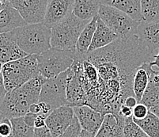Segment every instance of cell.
I'll list each match as a JSON object with an SVG mask.
<instances>
[{"mask_svg":"<svg viewBox=\"0 0 159 137\" xmlns=\"http://www.w3.org/2000/svg\"><path fill=\"white\" fill-rule=\"evenodd\" d=\"M138 103H139V101H138V99L136 98V97L129 96V97H128L126 99H125L124 104V105H126L127 106H128V107L133 109V108L135 107V106H137V104Z\"/></svg>","mask_w":159,"mask_h":137,"instance_id":"34","label":"cell"},{"mask_svg":"<svg viewBox=\"0 0 159 137\" xmlns=\"http://www.w3.org/2000/svg\"><path fill=\"white\" fill-rule=\"evenodd\" d=\"M101 3L115 7L135 21L142 22L141 0H101Z\"/></svg>","mask_w":159,"mask_h":137,"instance_id":"21","label":"cell"},{"mask_svg":"<svg viewBox=\"0 0 159 137\" xmlns=\"http://www.w3.org/2000/svg\"><path fill=\"white\" fill-rule=\"evenodd\" d=\"M98 17H95L93 20H91L87 24L83 31L82 32L79 41L76 45V52L78 54H86L89 51V48L93 41V35L96 31L97 24H98Z\"/></svg>","mask_w":159,"mask_h":137,"instance_id":"23","label":"cell"},{"mask_svg":"<svg viewBox=\"0 0 159 137\" xmlns=\"http://www.w3.org/2000/svg\"><path fill=\"white\" fill-rule=\"evenodd\" d=\"M37 57L38 55H28L2 65L1 78L7 92L12 91L40 75Z\"/></svg>","mask_w":159,"mask_h":137,"instance_id":"3","label":"cell"},{"mask_svg":"<svg viewBox=\"0 0 159 137\" xmlns=\"http://www.w3.org/2000/svg\"><path fill=\"white\" fill-rule=\"evenodd\" d=\"M137 35L154 55L156 50H159V21L154 22H141Z\"/></svg>","mask_w":159,"mask_h":137,"instance_id":"17","label":"cell"},{"mask_svg":"<svg viewBox=\"0 0 159 137\" xmlns=\"http://www.w3.org/2000/svg\"><path fill=\"white\" fill-rule=\"evenodd\" d=\"M73 109L82 129L97 135L102 128L105 116L89 106H75Z\"/></svg>","mask_w":159,"mask_h":137,"instance_id":"13","label":"cell"},{"mask_svg":"<svg viewBox=\"0 0 159 137\" xmlns=\"http://www.w3.org/2000/svg\"><path fill=\"white\" fill-rule=\"evenodd\" d=\"M151 66L150 63H144L135 72L133 80V91L140 102L149 83V71Z\"/></svg>","mask_w":159,"mask_h":137,"instance_id":"22","label":"cell"},{"mask_svg":"<svg viewBox=\"0 0 159 137\" xmlns=\"http://www.w3.org/2000/svg\"><path fill=\"white\" fill-rule=\"evenodd\" d=\"M70 69L52 79H46L40 92V102H44L52 106L53 110L66 106V86Z\"/></svg>","mask_w":159,"mask_h":137,"instance_id":"8","label":"cell"},{"mask_svg":"<svg viewBox=\"0 0 159 137\" xmlns=\"http://www.w3.org/2000/svg\"><path fill=\"white\" fill-rule=\"evenodd\" d=\"M37 116H38V114H36V113H33V112H30L24 116L25 121V123H26L29 126L33 127V128H34V125H35V121Z\"/></svg>","mask_w":159,"mask_h":137,"instance_id":"33","label":"cell"},{"mask_svg":"<svg viewBox=\"0 0 159 137\" xmlns=\"http://www.w3.org/2000/svg\"><path fill=\"white\" fill-rule=\"evenodd\" d=\"M33 137H53V135L48 128L47 126H44L42 128H35Z\"/></svg>","mask_w":159,"mask_h":137,"instance_id":"31","label":"cell"},{"mask_svg":"<svg viewBox=\"0 0 159 137\" xmlns=\"http://www.w3.org/2000/svg\"><path fill=\"white\" fill-rule=\"evenodd\" d=\"M82 131V126H81L78 118L75 115V117H74L70 126L66 128V131L59 137H79Z\"/></svg>","mask_w":159,"mask_h":137,"instance_id":"28","label":"cell"},{"mask_svg":"<svg viewBox=\"0 0 159 137\" xmlns=\"http://www.w3.org/2000/svg\"><path fill=\"white\" fill-rule=\"evenodd\" d=\"M75 52L52 48L38 55V68L40 75L52 79L71 67L75 61Z\"/></svg>","mask_w":159,"mask_h":137,"instance_id":"6","label":"cell"},{"mask_svg":"<svg viewBox=\"0 0 159 137\" xmlns=\"http://www.w3.org/2000/svg\"><path fill=\"white\" fill-rule=\"evenodd\" d=\"M79 137H96V134L92 133V132H89L88 131L82 129V132H81L80 135Z\"/></svg>","mask_w":159,"mask_h":137,"instance_id":"37","label":"cell"},{"mask_svg":"<svg viewBox=\"0 0 159 137\" xmlns=\"http://www.w3.org/2000/svg\"><path fill=\"white\" fill-rule=\"evenodd\" d=\"M149 111H150V109H149V108L147 106H145L144 104L139 102L137 104V106H135V107L133 108L132 117L138 120L143 119V118H145L147 116Z\"/></svg>","mask_w":159,"mask_h":137,"instance_id":"29","label":"cell"},{"mask_svg":"<svg viewBox=\"0 0 159 137\" xmlns=\"http://www.w3.org/2000/svg\"><path fill=\"white\" fill-rule=\"evenodd\" d=\"M74 4L75 0H48L44 23L52 29L73 13Z\"/></svg>","mask_w":159,"mask_h":137,"instance_id":"12","label":"cell"},{"mask_svg":"<svg viewBox=\"0 0 159 137\" xmlns=\"http://www.w3.org/2000/svg\"><path fill=\"white\" fill-rule=\"evenodd\" d=\"M140 103L144 104L149 109L159 103V71L152 67L149 71V83Z\"/></svg>","mask_w":159,"mask_h":137,"instance_id":"19","label":"cell"},{"mask_svg":"<svg viewBox=\"0 0 159 137\" xmlns=\"http://www.w3.org/2000/svg\"><path fill=\"white\" fill-rule=\"evenodd\" d=\"M45 80V78L39 75L15 90L7 92L1 101L0 119L22 117L29 113L30 106L40 102L41 88Z\"/></svg>","mask_w":159,"mask_h":137,"instance_id":"2","label":"cell"},{"mask_svg":"<svg viewBox=\"0 0 159 137\" xmlns=\"http://www.w3.org/2000/svg\"><path fill=\"white\" fill-rule=\"evenodd\" d=\"M142 22L159 21V0H141Z\"/></svg>","mask_w":159,"mask_h":137,"instance_id":"25","label":"cell"},{"mask_svg":"<svg viewBox=\"0 0 159 137\" xmlns=\"http://www.w3.org/2000/svg\"><path fill=\"white\" fill-rule=\"evenodd\" d=\"M82 60L75 56V61L70 68L66 86L67 104L71 107L87 106L86 90L82 82Z\"/></svg>","mask_w":159,"mask_h":137,"instance_id":"9","label":"cell"},{"mask_svg":"<svg viewBox=\"0 0 159 137\" xmlns=\"http://www.w3.org/2000/svg\"><path fill=\"white\" fill-rule=\"evenodd\" d=\"M13 32L19 47L28 55H40L52 48V29L44 22L27 23Z\"/></svg>","mask_w":159,"mask_h":137,"instance_id":"4","label":"cell"},{"mask_svg":"<svg viewBox=\"0 0 159 137\" xmlns=\"http://www.w3.org/2000/svg\"><path fill=\"white\" fill-rule=\"evenodd\" d=\"M75 117V112L71 106H61L54 109L46 118V126L51 131L53 137H59L66 131Z\"/></svg>","mask_w":159,"mask_h":137,"instance_id":"11","label":"cell"},{"mask_svg":"<svg viewBox=\"0 0 159 137\" xmlns=\"http://www.w3.org/2000/svg\"><path fill=\"white\" fill-rule=\"evenodd\" d=\"M134 121L150 137H159V117L149 111L145 118L141 120L133 118Z\"/></svg>","mask_w":159,"mask_h":137,"instance_id":"24","label":"cell"},{"mask_svg":"<svg viewBox=\"0 0 159 137\" xmlns=\"http://www.w3.org/2000/svg\"><path fill=\"white\" fill-rule=\"evenodd\" d=\"M119 115L120 116H123L124 118H129V117H132L133 116V109L131 108L128 107L126 105H123L122 106L120 107L119 111Z\"/></svg>","mask_w":159,"mask_h":137,"instance_id":"32","label":"cell"},{"mask_svg":"<svg viewBox=\"0 0 159 137\" xmlns=\"http://www.w3.org/2000/svg\"><path fill=\"white\" fill-rule=\"evenodd\" d=\"M119 38L120 37L109 27L107 26L105 23L98 16L96 31L88 53L106 47Z\"/></svg>","mask_w":159,"mask_h":137,"instance_id":"16","label":"cell"},{"mask_svg":"<svg viewBox=\"0 0 159 137\" xmlns=\"http://www.w3.org/2000/svg\"><path fill=\"white\" fill-rule=\"evenodd\" d=\"M124 137H150L133 120V117L126 118L124 128Z\"/></svg>","mask_w":159,"mask_h":137,"instance_id":"27","label":"cell"},{"mask_svg":"<svg viewBox=\"0 0 159 137\" xmlns=\"http://www.w3.org/2000/svg\"><path fill=\"white\" fill-rule=\"evenodd\" d=\"M101 0H75L73 14L83 21H90L98 16Z\"/></svg>","mask_w":159,"mask_h":137,"instance_id":"20","label":"cell"},{"mask_svg":"<svg viewBox=\"0 0 159 137\" xmlns=\"http://www.w3.org/2000/svg\"><path fill=\"white\" fill-rule=\"evenodd\" d=\"M13 127L11 120L5 118L0 122V137H9L12 134Z\"/></svg>","mask_w":159,"mask_h":137,"instance_id":"30","label":"cell"},{"mask_svg":"<svg viewBox=\"0 0 159 137\" xmlns=\"http://www.w3.org/2000/svg\"><path fill=\"white\" fill-rule=\"evenodd\" d=\"M125 118L119 114H107L102 128L96 137H124V128Z\"/></svg>","mask_w":159,"mask_h":137,"instance_id":"18","label":"cell"},{"mask_svg":"<svg viewBox=\"0 0 159 137\" xmlns=\"http://www.w3.org/2000/svg\"><path fill=\"white\" fill-rule=\"evenodd\" d=\"M75 55L93 63L98 73V84L87 98V106L104 116L119 114L129 96H135L133 80L143 64L152 61L154 55L137 34L119 38L96 51Z\"/></svg>","mask_w":159,"mask_h":137,"instance_id":"1","label":"cell"},{"mask_svg":"<svg viewBox=\"0 0 159 137\" xmlns=\"http://www.w3.org/2000/svg\"><path fill=\"white\" fill-rule=\"evenodd\" d=\"M46 126V117L42 116V115H38L36 119L35 125H34V128H42V127Z\"/></svg>","mask_w":159,"mask_h":137,"instance_id":"35","label":"cell"},{"mask_svg":"<svg viewBox=\"0 0 159 137\" xmlns=\"http://www.w3.org/2000/svg\"><path fill=\"white\" fill-rule=\"evenodd\" d=\"M0 12V33H8L14 31L27 24L19 11L11 5L9 2L2 8Z\"/></svg>","mask_w":159,"mask_h":137,"instance_id":"15","label":"cell"},{"mask_svg":"<svg viewBox=\"0 0 159 137\" xmlns=\"http://www.w3.org/2000/svg\"><path fill=\"white\" fill-rule=\"evenodd\" d=\"M89 22L80 19L72 13L52 28V48L76 52L79 37Z\"/></svg>","mask_w":159,"mask_h":137,"instance_id":"5","label":"cell"},{"mask_svg":"<svg viewBox=\"0 0 159 137\" xmlns=\"http://www.w3.org/2000/svg\"><path fill=\"white\" fill-rule=\"evenodd\" d=\"M29 24L44 22L48 0H8Z\"/></svg>","mask_w":159,"mask_h":137,"instance_id":"10","label":"cell"},{"mask_svg":"<svg viewBox=\"0 0 159 137\" xmlns=\"http://www.w3.org/2000/svg\"><path fill=\"white\" fill-rule=\"evenodd\" d=\"M150 112H152L153 113H154L156 116H157L159 117V103L157 104L156 106H153V107L150 108Z\"/></svg>","mask_w":159,"mask_h":137,"instance_id":"38","label":"cell"},{"mask_svg":"<svg viewBox=\"0 0 159 137\" xmlns=\"http://www.w3.org/2000/svg\"><path fill=\"white\" fill-rule=\"evenodd\" d=\"M150 65L154 70L159 71V50L157 54L153 56V61L150 62Z\"/></svg>","mask_w":159,"mask_h":137,"instance_id":"36","label":"cell"},{"mask_svg":"<svg viewBox=\"0 0 159 137\" xmlns=\"http://www.w3.org/2000/svg\"><path fill=\"white\" fill-rule=\"evenodd\" d=\"M98 16L120 38H126L137 34L139 21L115 7L101 4Z\"/></svg>","mask_w":159,"mask_h":137,"instance_id":"7","label":"cell"},{"mask_svg":"<svg viewBox=\"0 0 159 137\" xmlns=\"http://www.w3.org/2000/svg\"><path fill=\"white\" fill-rule=\"evenodd\" d=\"M28 56L18 45L14 32L0 34V62L3 65Z\"/></svg>","mask_w":159,"mask_h":137,"instance_id":"14","label":"cell"},{"mask_svg":"<svg viewBox=\"0 0 159 137\" xmlns=\"http://www.w3.org/2000/svg\"><path fill=\"white\" fill-rule=\"evenodd\" d=\"M13 127L12 134L9 137H33L35 128L25 123L24 116L11 119Z\"/></svg>","mask_w":159,"mask_h":137,"instance_id":"26","label":"cell"}]
</instances>
